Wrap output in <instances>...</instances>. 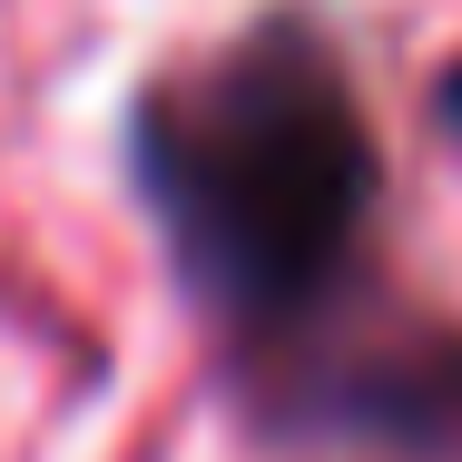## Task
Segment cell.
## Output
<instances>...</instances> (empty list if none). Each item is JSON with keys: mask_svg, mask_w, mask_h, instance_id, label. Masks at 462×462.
Listing matches in <instances>:
<instances>
[{"mask_svg": "<svg viewBox=\"0 0 462 462\" xmlns=\"http://www.w3.org/2000/svg\"><path fill=\"white\" fill-rule=\"evenodd\" d=\"M433 108H443V128L462 138V69H443V89H433Z\"/></svg>", "mask_w": 462, "mask_h": 462, "instance_id": "2", "label": "cell"}, {"mask_svg": "<svg viewBox=\"0 0 462 462\" xmlns=\"http://www.w3.org/2000/svg\"><path fill=\"white\" fill-rule=\"evenodd\" d=\"M128 178L236 413L315 462H462V315L383 276V148L345 50L256 20L148 79Z\"/></svg>", "mask_w": 462, "mask_h": 462, "instance_id": "1", "label": "cell"}]
</instances>
